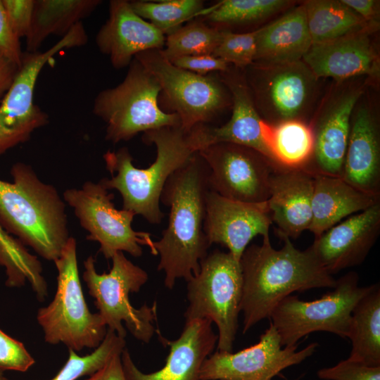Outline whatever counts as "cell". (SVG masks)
Returning a JSON list of instances; mask_svg holds the SVG:
<instances>
[{
  "label": "cell",
  "mask_w": 380,
  "mask_h": 380,
  "mask_svg": "<svg viewBox=\"0 0 380 380\" xmlns=\"http://www.w3.org/2000/svg\"><path fill=\"white\" fill-rule=\"evenodd\" d=\"M361 94L354 90L343 95L310 127L313 151L303 169L312 175L341 178L351 118Z\"/></svg>",
  "instance_id": "cell-22"
},
{
  "label": "cell",
  "mask_w": 380,
  "mask_h": 380,
  "mask_svg": "<svg viewBox=\"0 0 380 380\" xmlns=\"http://www.w3.org/2000/svg\"><path fill=\"white\" fill-rule=\"evenodd\" d=\"M222 30L203 20H193L167 34L161 51L167 60L183 56L213 55Z\"/></svg>",
  "instance_id": "cell-32"
},
{
  "label": "cell",
  "mask_w": 380,
  "mask_h": 380,
  "mask_svg": "<svg viewBox=\"0 0 380 380\" xmlns=\"http://www.w3.org/2000/svg\"><path fill=\"white\" fill-rule=\"evenodd\" d=\"M312 221L309 227L319 237L343 218L362 212L380 198L355 189L341 177L315 175Z\"/></svg>",
  "instance_id": "cell-25"
},
{
  "label": "cell",
  "mask_w": 380,
  "mask_h": 380,
  "mask_svg": "<svg viewBox=\"0 0 380 380\" xmlns=\"http://www.w3.org/2000/svg\"><path fill=\"white\" fill-rule=\"evenodd\" d=\"M63 198L87 232V239L98 242L99 252L106 259H111L118 251L139 258L143 253L142 246H148L156 255L151 234L132 228L135 215L116 209L113 202L114 194L100 181H87L79 189H66Z\"/></svg>",
  "instance_id": "cell-12"
},
{
  "label": "cell",
  "mask_w": 380,
  "mask_h": 380,
  "mask_svg": "<svg viewBox=\"0 0 380 380\" xmlns=\"http://www.w3.org/2000/svg\"><path fill=\"white\" fill-rule=\"evenodd\" d=\"M130 4L138 15L167 35L205 10L201 0L133 1Z\"/></svg>",
  "instance_id": "cell-31"
},
{
  "label": "cell",
  "mask_w": 380,
  "mask_h": 380,
  "mask_svg": "<svg viewBox=\"0 0 380 380\" xmlns=\"http://www.w3.org/2000/svg\"><path fill=\"white\" fill-rule=\"evenodd\" d=\"M35 362L23 343L0 329V370L27 371Z\"/></svg>",
  "instance_id": "cell-36"
},
{
  "label": "cell",
  "mask_w": 380,
  "mask_h": 380,
  "mask_svg": "<svg viewBox=\"0 0 380 380\" xmlns=\"http://www.w3.org/2000/svg\"><path fill=\"white\" fill-rule=\"evenodd\" d=\"M101 2L100 0H35L30 29L25 37L26 51H38L51 34L63 37Z\"/></svg>",
  "instance_id": "cell-27"
},
{
  "label": "cell",
  "mask_w": 380,
  "mask_h": 380,
  "mask_svg": "<svg viewBox=\"0 0 380 380\" xmlns=\"http://www.w3.org/2000/svg\"><path fill=\"white\" fill-rule=\"evenodd\" d=\"M165 42V34L138 15L126 0L110 1L108 18L96 36L98 49L115 69L128 67L140 53L162 50Z\"/></svg>",
  "instance_id": "cell-18"
},
{
  "label": "cell",
  "mask_w": 380,
  "mask_h": 380,
  "mask_svg": "<svg viewBox=\"0 0 380 380\" xmlns=\"http://www.w3.org/2000/svg\"><path fill=\"white\" fill-rule=\"evenodd\" d=\"M341 178L380 198V137L377 122L362 107L352 117Z\"/></svg>",
  "instance_id": "cell-23"
},
{
  "label": "cell",
  "mask_w": 380,
  "mask_h": 380,
  "mask_svg": "<svg viewBox=\"0 0 380 380\" xmlns=\"http://www.w3.org/2000/svg\"><path fill=\"white\" fill-rule=\"evenodd\" d=\"M317 376L324 380H380V366L369 367L348 358L319 369Z\"/></svg>",
  "instance_id": "cell-37"
},
{
  "label": "cell",
  "mask_w": 380,
  "mask_h": 380,
  "mask_svg": "<svg viewBox=\"0 0 380 380\" xmlns=\"http://www.w3.org/2000/svg\"><path fill=\"white\" fill-rule=\"evenodd\" d=\"M298 345L282 348L270 322L259 341L235 353L216 351L203 362L201 380H272L284 369L311 356L318 344L312 343L297 351Z\"/></svg>",
  "instance_id": "cell-14"
},
{
  "label": "cell",
  "mask_w": 380,
  "mask_h": 380,
  "mask_svg": "<svg viewBox=\"0 0 380 380\" xmlns=\"http://www.w3.org/2000/svg\"><path fill=\"white\" fill-rule=\"evenodd\" d=\"M279 238L284 242L281 248L274 249L267 236L262 238L261 245L248 246L241 258L243 334L270 318L275 307L293 292L336 286V279L323 268L309 248L300 251L289 237Z\"/></svg>",
  "instance_id": "cell-2"
},
{
  "label": "cell",
  "mask_w": 380,
  "mask_h": 380,
  "mask_svg": "<svg viewBox=\"0 0 380 380\" xmlns=\"http://www.w3.org/2000/svg\"><path fill=\"white\" fill-rule=\"evenodd\" d=\"M221 30V38L213 56L238 68L252 65L256 51L257 30L246 33Z\"/></svg>",
  "instance_id": "cell-35"
},
{
  "label": "cell",
  "mask_w": 380,
  "mask_h": 380,
  "mask_svg": "<svg viewBox=\"0 0 380 380\" xmlns=\"http://www.w3.org/2000/svg\"><path fill=\"white\" fill-rule=\"evenodd\" d=\"M53 262L58 272L56 292L53 300L37 313L44 340L52 345L63 343L75 352L85 348L96 349L108 329L99 312L91 313L85 301L73 237L68 239Z\"/></svg>",
  "instance_id": "cell-5"
},
{
  "label": "cell",
  "mask_w": 380,
  "mask_h": 380,
  "mask_svg": "<svg viewBox=\"0 0 380 380\" xmlns=\"http://www.w3.org/2000/svg\"><path fill=\"white\" fill-rule=\"evenodd\" d=\"M348 7L371 25L377 27L379 1L374 0H341Z\"/></svg>",
  "instance_id": "cell-42"
},
{
  "label": "cell",
  "mask_w": 380,
  "mask_h": 380,
  "mask_svg": "<svg viewBox=\"0 0 380 380\" xmlns=\"http://www.w3.org/2000/svg\"><path fill=\"white\" fill-rule=\"evenodd\" d=\"M88 37L82 22L44 51L25 52L23 62L0 105V156L27 141L32 134L49 123V115L34 102L42 70L65 49L84 46Z\"/></svg>",
  "instance_id": "cell-11"
},
{
  "label": "cell",
  "mask_w": 380,
  "mask_h": 380,
  "mask_svg": "<svg viewBox=\"0 0 380 380\" xmlns=\"http://www.w3.org/2000/svg\"><path fill=\"white\" fill-rule=\"evenodd\" d=\"M0 53L20 67L24 52L21 49L20 39L9 23L2 0H0Z\"/></svg>",
  "instance_id": "cell-40"
},
{
  "label": "cell",
  "mask_w": 380,
  "mask_h": 380,
  "mask_svg": "<svg viewBox=\"0 0 380 380\" xmlns=\"http://www.w3.org/2000/svg\"><path fill=\"white\" fill-rule=\"evenodd\" d=\"M112 267L108 273L99 274L95 259L89 256L84 262L82 278L94 298L99 314L108 329L124 338L127 331L137 340L149 343L156 329L157 304L151 307L144 304L135 308L129 302V294L137 293L148 279L147 272L118 251L111 258Z\"/></svg>",
  "instance_id": "cell-8"
},
{
  "label": "cell",
  "mask_w": 380,
  "mask_h": 380,
  "mask_svg": "<svg viewBox=\"0 0 380 380\" xmlns=\"http://www.w3.org/2000/svg\"><path fill=\"white\" fill-rule=\"evenodd\" d=\"M134 58L156 77L160 87L158 99H163L167 113L178 115L185 132L208 125L232 104L229 91L216 76L201 75L179 68L159 49L140 53Z\"/></svg>",
  "instance_id": "cell-10"
},
{
  "label": "cell",
  "mask_w": 380,
  "mask_h": 380,
  "mask_svg": "<svg viewBox=\"0 0 380 380\" xmlns=\"http://www.w3.org/2000/svg\"><path fill=\"white\" fill-rule=\"evenodd\" d=\"M358 282L357 273L349 272L336 279L331 291L318 299L303 301L292 295L283 299L269 318L279 336L281 345H298L303 337L316 331L348 338L353 308L375 286H360Z\"/></svg>",
  "instance_id": "cell-9"
},
{
  "label": "cell",
  "mask_w": 380,
  "mask_h": 380,
  "mask_svg": "<svg viewBox=\"0 0 380 380\" xmlns=\"http://www.w3.org/2000/svg\"><path fill=\"white\" fill-rule=\"evenodd\" d=\"M259 68L267 72L261 92L270 105L276 124L298 120L308 101L315 78L308 67L300 61Z\"/></svg>",
  "instance_id": "cell-26"
},
{
  "label": "cell",
  "mask_w": 380,
  "mask_h": 380,
  "mask_svg": "<svg viewBox=\"0 0 380 380\" xmlns=\"http://www.w3.org/2000/svg\"><path fill=\"white\" fill-rule=\"evenodd\" d=\"M124 80L100 91L93 113L106 125V140L117 144L141 132L167 126H181L178 115L159 105L160 87L156 77L135 58Z\"/></svg>",
  "instance_id": "cell-6"
},
{
  "label": "cell",
  "mask_w": 380,
  "mask_h": 380,
  "mask_svg": "<svg viewBox=\"0 0 380 380\" xmlns=\"http://www.w3.org/2000/svg\"><path fill=\"white\" fill-rule=\"evenodd\" d=\"M312 46L304 5L257 30L254 63L272 67L301 61Z\"/></svg>",
  "instance_id": "cell-24"
},
{
  "label": "cell",
  "mask_w": 380,
  "mask_h": 380,
  "mask_svg": "<svg viewBox=\"0 0 380 380\" xmlns=\"http://www.w3.org/2000/svg\"><path fill=\"white\" fill-rule=\"evenodd\" d=\"M314 177L305 170L279 167L272 172L267 201L276 234L298 238L312 221Z\"/></svg>",
  "instance_id": "cell-20"
},
{
  "label": "cell",
  "mask_w": 380,
  "mask_h": 380,
  "mask_svg": "<svg viewBox=\"0 0 380 380\" xmlns=\"http://www.w3.org/2000/svg\"><path fill=\"white\" fill-rule=\"evenodd\" d=\"M380 234V201L333 226L308 247L330 274L361 265Z\"/></svg>",
  "instance_id": "cell-16"
},
{
  "label": "cell",
  "mask_w": 380,
  "mask_h": 380,
  "mask_svg": "<svg viewBox=\"0 0 380 380\" xmlns=\"http://www.w3.org/2000/svg\"><path fill=\"white\" fill-rule=\"evenodd\" d=\"M187 282L185 322L207 319L217 328V351L232 353L241 312L243 276L240 261L215 250L201 261Z\"/></svg>",
  "instance_id": "cell-7"
},
{
  "label": "cell",
  "mask_w": 380,
  "mask_h": 380,
  "mask_svg": "<svg viewBox=\"0 0 380 380\" xmlns=\"http://www.w3.org/2000/svg\"><path fill=\"white\" fill-rule=\"evenodd\" d=\"M372 31L365 30L312 44L303 61L315 77H329L337 80L362 75L377 77L379 59L369 37Z\"/></svg>",
  "instance_id": "cell-21"
},
{
  "label": "cell",
  "mask_w": 380,
  "mask_h": 380,
  "mask_svg": "<svg viewBox=\"0 0 380 380\" xmlns=\"http://www.w3.org/2000/svg\"><path fill=\"white\" fill-rule=\"evenodd\" d=\"M208 168L196 152L167 179L160 202L170 208L168 224L161 238L153 241L160 256L158 270L172 289L178 279L188 281L198 274L201 261L210 246L203 231L205 198L210 190Z\"/></svg>",
  "instance_id": "cell-1"
},
{
  "label": "cell",
  "mask_w": 380,
  "mask_h": 380,
  "mask_svg": "<svg viewBox=\"0 0 380 380\" xmlns=\"http://www.w3.org/2000/svg\"><path fill=\"white\" fill-rule=\"evenodd\" d=\"M125 345L124 338L108 329L104 339L91 353L79 356L75 351L68 349L66 362L50 380H77L84 376H89L100 369L113 355L122 353Z\"/></svg>",
  "instance_id": "cell-34"
},
{
  "label": "cell",
  "mask_w": 380,
  "mask_h": 380,
  "mask_svg": "<svg viewBox=\"0 0 380 380\" xmlns=\"http://www.w3.org/2000/svg\"><path fill=\"white\" fill-rule=\"evenodd\" d=\"M168 61L179 68L201 75L215 71L225 72L229 70V65L213 55L183 56Z\"/></svg>",
  "instance_id": "cell-39"
},
{
  "label": "cell",
  "mask_w": 380,
  "mask_h": 380,
  "mask_svg": "<svg viewBox=\"0 0 380 380\" xmlns=\"http://www.w3.org/2000/svg\"><path fill=\"white\" fill-rule=\"evenodd\" d=\"M303 5L312 44L332 41L365 30L377 29L341 1L310 0Z\"/></svg>",
  "instance_id": "cell-29"
},
{
  "label": "cell",
  "mask_w": 380,
  "mask_h": 380,
  "mask_svg": "<svg viewBox=\"0 0 380 380\" xmlns=\"http://www.w3.org/2000/svg\"><path fill=\"white\" fill-rule=\"evenodd\" d=\"M0 380H11L8 378H7L4 374V372L0 370Z\"/></svg>",
  "instance_id": "cell-44"
},
{
  "label": "cell",
  "mask_w": 380,
  "mask_h": 380,
  "mask_svg": "<svg viewBox=\"0 0 380 380\" xmlns=\"http://www.w3.org/2000/svg\"><path fill=\"white\" fill-rule=\"evenodd\" d=\"M13 182L0 179V225L45 260L60 256L69 236L65 203L32 166L18 162Z\"/></svg>",
  "instance_id": "cell-3"
},
{
  "label": "cell",
  "mask_w": 380,
  "mask_h": 380,
  "mask_svg": "<svg viewBox=\"0 0 380 380\" xmlns=\"http://www.w3.org/2000/svg\"><path fill=\"white\" fill-rule=\"evenodd\" d=\"M145 144L154 145L156 157L146 168H138L126 147L103 155L110 178L101 184L109 191L117 190L122 200V209L141 215L150 224H159L165 217L160 208L163 187L175 171L185 165L197 152L189 132L181 126H167L143 133Z\"/></svg>",
  "instance_id": "cell-4"
},
{
  "label": "cell",
  "mask_w": 380,
  "mask_h": 380,
  "mask_svg": "<svg viewBox=\"0 0 380 380\" xmlns=\"http://www.w3.org/2000/svg\"><path fill=\"white\" fill-rule=\"evenodd\" d=\"M160 338L163 343L170 346L164 367L151 374L143 373L125 348L121 361L126 380H201V366L217 343L212 322L207 319L187 321L177 339L170 341Z\"/></svg>",
  "instance_id": "cell-17"
},
{
  "label": "cell",
  "mask_w": 380,
  "mask_h": 380,
  "mask_svg": "<svg viewBox=\"0 0 380 380\" xmlns=\"http://www.w3.org/2000/svg\"><path fill=\"white\" fill-rule=\"evenodd\" d=\"M272 224L267 201H236L210 190L206 194L203 231L208 242L225 246L238 261L254 237L270 236Z\"/></svg>",
  "instance_id": "cell-15"
},
{
  "label": "cell",
  "mask_w": 380,
  "mask_h": 380,
  "mask_svg": "<svg viewBox=\"0 0 380 380\" xmlns=\"http://www.w3.org/2000/svg\"><path fill=\"white\" fill-rule=\"evenodd\" d=\"M348 338L352 343L349 360L369 367L380 366V286L355 305L351 314Z\"/></svg>",
  "instance_id": "cell-28"
},
{
  "label": "cell",
  "mask_w": 380,
  "mask_h": 380,
  "mask_svg": "<svg viewBox=\"0 0 380 380\" xmlns=\"http://www.w3.org/2000/svg\"><path fill=\"white\" fill-rule=\"evenodd\" d=\"M19 67L0 53V98L10 88L18 71Z\"/></svg>",
  "instance_id": "cell-43"
},
{
  "label": "cell",
  "mask_w": 380,
  "mask_h": 380,
  "mask_svg": "<svg viewBox=\"0 0 380 380\" xmlns=\"http://www.w3.org/2000/svg\"><path fill=\"white\" fill-rule=\"evenodd\" d=\"M122 353L113 355L100 369L85 380H126L121 361Z\"/></svg>",
  "instance_id": "cell-41"
},
{
  "label": "cell",
  "mask_w": 380,
  "mask_h": 380,
  "mask_svg": "<svg viewBox=\"0 0 380 380\" xmlns=\"http://www.w3.org/2000/svg\"><path fill=\"white\" fill-rule=\"evenodd\" d=\"M208 168L210 191L236 201L262 203L269 198V181L279 167L257 151L220 142L200 151Z\"/></svg>",
  "instance_id": "cell-13"
},
{
  "label": "cell",
  "mask_w": 380,
  "mask_h": 380,
  "mask_svg": "<svg viewBox=\"0 0 380 380\" xmlns=\"http://www.w3.org/2000/svg\"><path fill=\"white\" fill-rule=\"evenodd\" d=\"M265 144L273 161L279 166L302 168L313 151V135L310 126L299 120L271 125L263 122Z\"/></svg>",
  "instance_id": "cell-30"
},
{
  "label": "cell",
  "mask_w": 380,
  "mask_h": 380,
  "mask_svg": "<svg viewBox=\"0 0 380 380\" xmlns=\"http://www.w3.org/2000/svg\"><path fill=\"white\" fill-rule=\"evenodd\" d=\"M223 82L229 89L232 113L227 122L220 127L198 125L189 132L196 151L217 143L228 142L253 148L277 165L265 144L263 122L260 117L246 83L239 78L225 75Z\"/></svg>",
  "instance_id": "cell-19"
},
{
  "label": "cell",
  "mask_w": 380,
  "mask_h": 380,
  "mask_svg": "<svg viewBox=\"0 0 380 380\" xmlns=\"http://www.w3.org/2000/svg\"><path fill=\"white\" fill-rule=\"evenodd\" d=\"M35 0H2L9 23L17 37H26L29 33Z\"/></svg>",
  "instance_id": "cell-38"
},
{
  "label": "cell",
  "mask_w": 380,
  "mask_h": 380,
  "mask_svg": "<svg viewBox=\"0 0 380 380\" xmlns=\"http://www.w3.org/2000/svg\"><path fill=\"white\" fill-rule=\"evenodd\" d=\"M289 3L283 0H224L205 8L202 20L215 28L220 25L250 23L272 15Z\"/></svg>",
  "instance_id": "cell-33"
}]
</instances>
